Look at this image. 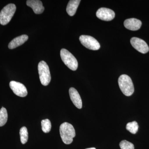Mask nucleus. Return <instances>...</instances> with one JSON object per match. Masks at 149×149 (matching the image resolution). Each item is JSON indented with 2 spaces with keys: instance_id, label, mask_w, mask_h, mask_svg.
I'll return each instance as SVG.
<instances>
[{
  "instance_id": "9",
  "label": "nucleus",
  "mask_w": 149,
  "mask_h": 149,
  "mask_svg": "<svg viewBox=\"0 0 149 149\" xmlns=\"http://www.w3.org/2000/svg\"><path fill=\"white\" fill-rule=\"evenodd\" d=\"M96 16L98 18L104 21H111L115 16L113 10L109 8H101L98 10L96 13Z\"/></svg>"
},
{
  "instance_id": "19",
  "label": "nucleus",
  "mask_w": 149,
  "mask_h": 149,
  "mask_svg": "<svg viewBox=\"0 0 149 149\" xmlns=\"http://www.w3.org/2000/svg\"><path fill=\"white\" fill-rule=\"evenodd\" d=\"M121 149H134V146L133 143L126 141H121L119 144Z\"/></svg>"
},
{
  "instance_id": "11",
  "label": "nucleus",
  "mask_w": 149,
  "mask_h": 149,
  "mask_svg": "<svg viewBox=\"0 0 149 149\" xmlns=\"http://www.w3.org/2000/svg\"><path fill=\"white\" fill-rule=\"evenodd\" d=\"M124 25L126 29L132 31H136L141 28L142 22L137 19H128L124 21Z\"/></svg>"
},
{
  "instance_id": "18",
  "label": "nucleus",
  "mask_w": 149,
  "mask_h": 149,
  "mask_svg": "<svg viewBox=\"0 0 149 149\" xmlns=\"http://www.w3.org/2000/svg\"><path fill=\"white\" fill-rule=\"evenodd\" d=\"M42 130L44 133H48L50 131L52 128L51 121L48 119H44L41 122Z\"/></svg>"
},
{
  "instance_id": "2",
  "label": "nucleus",
  "mask_w": 149,
  "mask_h": 149,
  "mask_svg": "<svg viewBox=\"0 0 149 149\" xmlns=\"http://www.w3.org/2000/svg\"><path fill=\"white\" fill-rule=\"evenodd\" d=\"M118 85L122 93L125 95L130 96L134 92V88L130 77L126 74L120 75L118 78Z\"/></svg>"
},
{
  "instance_id": "12",
  "label": "nucleus",
  "mask_w": 149,
  "mask_h": 149,
  "mask_svg": "<svg viewBox=\"0 0 149 149\" xmlns=\"http://www.w3.org/2000/svg\"><path fill=\"white\" fill-rule=\"evenodd\" d=\"M27 6L31 7L34 13L37 14L42 13L45 10L42 1L39 0H28L26 2Z\"/></svg>"
},
{
  "instance_id": "10",
  "label": "nucleus",
  "mask_w": 149,
  "mask_h": 149,
  "mask_svg": "<svg viewBox=\"0 0 149 149\" xmlns=\"http://www.w3.org/2000/svg\"><path fill=\"white\" fill-rule=\"evenodd\" d=\"M69 93L70 99L74 105L79 109L82 108V100L77 90L73 88H70Z\"/></svg>"
},
{
  "instance_id": "4",
  "label": "nucleus",
  "mask_w": 149,
  "mask_h": 149,
  "mask_svg": "<svg viewBox=\"0 0 149 149\" xmlns=\"http://www.w3.org/2000/svg\"><path fill=\"white\" fill-rule=\"evenodd\" d=\"M61 57L64 64L69 69L75 71L78 67V62L74 56L66 49H62L60 52Z\"/></svg>"
},
{
  "instance_id": "3",
  "label": "nucleus",
  "mask_w": 149,
  "mask_h": 149,
  "mask_svg": "<svg viewBox=\"0 0 149 149\" xmlns=\"http://www.w3.org/2000/svg\"><path fill=\"white\" fill-rule=\"evenodd\" d=\"M16 7L14 4H9L0 12V24L5 25L8 24L15 13Z\"/></svg>"
},
{
  "instance_id": "14",
  "label": "nucleus",
  "mask_w": 149,
  "mask_h": 149,
  "mask_svg": "<svg viewBox=\"0 0 149 149\" xmlns=\"http://www.w3.org/2000/svg\"><path fill=\"white\" fill-rule=\"evenodd\" d=\"M81 1L80 0L70 1L66 8V11L70 16H72L76 13L77 8Z\"/></svg>"
},
{
  "instance_id": "13",
  "label": "nucleus",
  "mask_w": 149,
  "mask_h": 149,
  "mask_svg": "<svg viewBox=\"0 0 149 149\" xmlns=\"http://www.w3.org/2000/svg\"><path fill=\"white\" fill-rule=\"evenodd\" d=\"M28 36L27 35H22L14 38L12 40L8 45L9 49H12L21 46L28 40Z\"/></svg>"
},
{
  "instance_id": "6",
  "label": "nucleus",
  "mask_w": 149,
  "mask_h": 149,
  "mask_svg": "<svg viewBox=\"0 0 149 149\" xmlns=\"http://www.w3.org/2000/svg\"><path fill=\"white\" fill-rule=\"evenodd\" d=\"M80 42L87 49L97 50L100 47V43L94 37L88 35H81L79 38Z\"/></svg>"
},
{
  "instance_id": "8",
  "label": "nucleus",
  "mask_w": 149,
  "mask_h": 149,
  "mask_svg": "<svg viewBox=\"0 0 149 149\" xmlns=\"http://www.w3.org/2000/svg\"><path fill=\"white\" fill-rule=\"evenodd\" d=\"M10 87L16 95L20 97H25L27 95V88L22 83L15 81H11Z\"/></svg>"
},
{
  "instance_id": "20",
  "label": "nucleus",
  "mask_w": 149,
  "mask_h": 149,
  "mask_svg": "<svg viewBox=\"0 0 149 149\" xmlns=\"http://www.w3.org/2000/svg\"><path fill=\"white\" fill-rule=\"evenodd\" d=\"M85 149H96L95 148H88Z\"/></svg>"
},
{
  "instance_id": "7",
  "label": "nucleus",
  "mask_w": 149,
  "mask_h": 149,
  "mask_svg": "<svg viewBox=\"0 0 149 149\" xmlns=\"http://www.w3.org/2000/svg\"><path fill=\"white\" fill-rule=\"evenodd\" d=\"M130 43L133 48L141 53L146 54L149 52L148 46L146 42L140 38L133 37L130 40Z\"/></svg>"
},
{
  "instance_id": "1",
  "label": "nucleus",
  "mask_w": 149,
  "mask_h": 149,
  "mask_svg": "<svg viewBox=\"0 0 149 149\" xmlns=\"http://www.w3.org/2000/svg\"><path fill=\"white\" fill-rule=\"evenodd\" d=\"M60 133L62 140L65 144L69 145L73 141L75 136V130L71 124L64 122L60 127Z\"/></svg>"
},
{
  "instance_id": "16",
  "label": "nucleus",
  "mask_w": 149,
  "mask_h": 149,
  "mask_svg": "<svg viewBox=\"0 0 149 149\" xmlns=\"http://www.w3.org/2000/svg\"><path fill=\"white\" fill-rule=\"evenodd\" d=\"M8 120V113L6 109L2 107L0 110V127L3 126L6 123Z\"/></svg>"
},
{
  "instance_id": "15",
  "label": "nucleus",
  "mask_w": 149,
  "mask_h": 149,
  "mask_svg": "<svg viewBox=\"0 0 149 149\" xmlns=\"http://www.w3.org/2000/svg\"><path fill=\"white\" fill-rule=\"evenodd\" d=\"M139 126L138 123L136 121L128 123L126 126V129L130 133L135 134L137 133L139 129Z\"/></svg>"
},
{
  "instance_id": "5",
  "label": "nucleus",
  "mask_w": 149,
  "mask_h": 149,
  "mask_svg": "<svg viewBox=\"0 0 149 149\" xmlns=\"http://www.w3.org/2000/svg\"><path fill=\"white\" fill-rule=\"evenodd\" d=\"M38 69L41 83L44 86H47L49 84L51 80L49 66L45 62L41 61L38 64Z\"/></svg>"
},
{
  "instance_id": "17",
  "label": "nucleus",
  "mask_w": 149,
  "mask_h": 149,
  "mask_svg": "<svg viewBox=\"0 0 149 149\" xmlns=\"http://www.w3.org/2000/svg\"><path fill=\"white\" fill-rule=\"evenodd\" d=\"M20 141L22 144L26 143L28 139V133L27 128L25 127H22L19 131Z\"/></svg>"
}]
</instances>
